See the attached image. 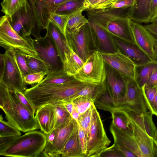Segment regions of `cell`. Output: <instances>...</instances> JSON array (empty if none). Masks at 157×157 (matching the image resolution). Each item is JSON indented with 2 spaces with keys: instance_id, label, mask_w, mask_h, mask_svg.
I'll list each match as a JSON object with an SVG mask.
<instances>
[{
  "instance_id": "cell-1",
  "label": "cell",
  "mask_w": 157,
  "mask_h": 157,
  "mask_svg": "<svg viewBox=\"0 0 157 157\" xmlns=\"http://www.w3.org/2000/svg\"><path fill=\"white\" fill-rule=\"evenodd\" d=\"M89 9L88 20L103 29L113 37L134 44L129 25V8Z\"/></svg>"
},
{
  "instance_id": "cell-2",
  "label": "cell",
  "mask_w": 157,
  "mask_h": 157,
  "mask_svg": "<svg viewBox=\"0 0 157 157\" xmlns=\"http://www.w3.org/2000/svg\"><path fill=\"white\" fill-rule=\"evenodd\" d=\"M91 83L76 79L62 84H36L24 92L36 110L47 104L54 105L67 101L69 98Z\"/></svg>"
},
{
  "instance_id": "cell-3",
  "label": "cell",
  "mask_w": 157,
  "mask_h": 157,
  "mask_svg": "<svg viewBox=\"0 0 157 157\" xmlns=\"http://www.w3.org/2000/svg\"><path fill=\"white\" fill-rule=\"evenodd\" d=\"M0 107L7 121L20 131L25 132L39 128L35 116L21 103L13 91L1 81Z\"/></svg>"
},
{
  "instance_id": "cell-4",
  "label": "cell",
  "mask_w": 157,
  "mask_h": 157,
  "mask_svg": "<svg viewBox=\"0 0 157 157\" xmlns=\"http://www.w3.org/2000/svg\"><path fill=\"white\" fill-rule=\"evenodd\" d=\"M46 143V135L42 132L33 130L17 137L0 155L8 157L41 156Z\"/></svg>"
},
{
  "instance_id": "cell-5",
  "label": "cell",
  "mask_w": 157,
  "mask_h": 157,
  "mask_svg": "<svg viewBox=\"0 0 157 157\" xmlns=\"http://www.w3.org/2000/svg\"><path fill=\"white\" fill-rule=\"evenodd\" d=\"M0 45L6 50L11 49L25 57L38 56L30 36H20L13 29L6 15L0 19Z\"/></svg>"
},
{
  "instance_id": "cell-6",
  "label": "cell",
  "mask_w": 157,
  "mask_h": 157,
  "mask_svg": "<svg viewBox=\"0 0 157 157\" xmlns=\"http://www.w3.org/2000/svg\"><path fill=\"white\" fill-rule=\"evenodd\" d=\"M0 81L11 90L24 92L26 88L24 76L18 65L15 52L6 50L0 54Z\"/></svg>"
},
{
  "instance_id": "cell-7",
  "label": "cell",
  "mask_w": 157,
  "mask_h": 157,
  "mask_svg": "<svg viewBox=\"0 0 157 157\" xmlns=\"http://www.w3.org/2000/svg\"><path fill=\"white\" fill-rule=\"evenodd\" d=\"M68 0H27L32 9L34 26L31 35L35 38L40 37L41 32L46 29L51 16L58 7Z\"/></svg>"
},
{
  "instance_id": "cell-8",
  "label": "cell",
  "mask_w": 157,
  "mask_h": 157,
  "mask_svg": "<svg viewBox=\"0 0 157 157\" xmlns=\"http://www.w3.org/2000/svg\"><path fill=\"white\" fill-rule=\"evenodd\" d=\"M87 140L86 157H98L101 152L111 143L94 103L93 105L92 121Z\"/></svg>"
},
{
  "instance_id": "cell-9",
  "label": "cell",
  "mask_w": 157,
  "mask_h": 157,
  "mask_svg": "<svg viewBox=\"0 0 157 157\" xmlns=\"http://www.w3.org/2000/svg\"><path fill=\"white\" fill-rule=\"evenodd\" d=\"M106 76L105 63L100 51L96 50L87 58L81 70L74 77L82 82L101 84L105 82Z\"/></svg>"
},
{
  "instance_id": "cell-10",
  "label": "cell",
  "mask_w": 157,
  "mask_h": 157,
  "mask_svg": "<svg viewBox=\"0 0 157 157\" xmlns=\"http://www.w3.org/2000/svg\"><path fill=\"white\" fill-rule=\"evenodd\" d=\"M124 79L125 91L123 101L117 106L108 108L105 110L119 109L140 113L147 112L148 109L145 99V85L141 87L136 79Z\"/></svg>"
},
{
  "instance_id": "cell-11",
  "label": "cell",
  "mask_w": 157,
  "mask_h": 157,
  "mask_svg": "<svg viewBox=\"0 0 157 157\" xmlns=\"http://www.w3.org/2000/svg\"><path fill=\"white\" fill-rule=\"evenodd\" d=\"M66 37L77 54L85 61L94 50H98L95 33L89 23L77 34L66 33Z\"/></svg>"
},
{
  "instance_id": "cell-12",
  "label": "cell",
  "mask_w": 157,
  "mask_h": 157,
  "mask_svg": "<svg viewBox=\"0 0 157 157\" xmlns=\"http://www.w3.org/2000/svg\"><path fill=\"white\" fill-rule=\"evenodd\" d=\"M104 60L124 78L136 79L137 66L128 56L119 48L115 52L100 51Z\"/></svg>"
},
{
  "instance_id": "cell-13",
  "label": "cell",
  "mask_w": 157,
  "mask_h": 157,
  "mask_svg": "<svg viewBox=\"0 0 157 157\" xmlns=\"http://www.w3.org/2000/svg\"><path fill=\"white\" fill-rule=\"evenodd\" d=\"M33 43L38 56L47 65L49 71L62 68V64L59 56L47 33L44 37L41 36L33 39Z\"/></svg>"
},
{
  "instance_id": "cell-14",
  "label": "cell",
  "mask_w": 157,
  "mask_h": 157,
  "mask_svg": "<svg viewBox=\"0 0 157 157\" xmlns=\"http://www.w3.org/2000/svg\"><path fill=\"white\" fill-rule=\"evenodd\" d=\"M77 128V121L71 116L65 123L55 128L56 133L54 141L51 144L45 145L41 156L60 157V151Z\"/></svg>"
},
{
  "instance_id": "cell-15",
  "label": "cell",
  "mask_w": 157,
  "mask_h": 157,
  "mask_svg": "<svg viewBox=\"0 0 157 157\" xmlns=\"http://www.w3.org/2000/svg\"><path fill=\"white\" fill-rule=\"evenodd\" d=\"M129 25L135 44L154 60L155 48L157 38L150 33L144 25L129 20Z\"/></svg>"
},
{
  "instance_id": "cell-16",
  "label": "cell",
  "mask_w": 157,
  "mask_h": 157,
  "mask_svg": "<svg viewBox=\"0 0 157 157\" xmlns=\"http://www.w3.org/2000/svg\"><path fill=\"white\" fill-rule=\"evenodd\" d=\"M12 26L20 36H30L34 26L33 18L31 6L27 1L21 8L9 17Z\"/></svg>"
},
{
  "instance_id": "cell-17",
  "label": "cell",
  "mask_w": 157,
  "mask_h": 157,
  "mask_svg": "<svg viewBox=\"0 0 157 157\" xmlns=\"http://www.w3.org/2000/svg\"><path fill=\"white\" fill-rule=\"evenodd\" d=\"M35 117L39 128L45 134L54 128L56 114L54 105L47 104L39 107L36 110Z\"/></svg>"
},
{
  "instance_id": "cell-18",
  "label": "cell",
  "mask_w": 157,
  "mask_h": 157,
  "mask_svg": "<svg viewBox=\"0 0 157 157\" xmlns=\"http://www.w3.org/2000/svg\"><path fill=\"white\" fill-rule=\"evenodd\" d=\"M65 39L66 44L62 68L68 75L74 77L79 72L84 62L74 50L66 37Z\"/></svg>"
},
{
  "instance_id": "cell-19",
  "label": "cell",
  "mask_w": 157,
  "mask_h": 157,
  "mask_svg": "<svg viewBox=\"0 0 157 157\" xmlns=\"http://www.w3.org/2000/svg\"><path fill=\"white\" fill-rule=\"evenodd\" d=\"M113 38L117 47L130 58L136 64L137 67L153 61L135 44Z\"/></svg>"
},
{
  "instance_id": "cell-20",
  "label": "cell",
  "mask_w": 157,
  "mask_h": 157,
  "mask_svg": "<svg viewBox=\"0 0 157 157\" xmlns=\"http://www.w3.org/2000/svg\"><path fill=\"white\" fill-rule=\"evenodd\" d=\"M152 0H136L128 10L129 19L139 23L148 24L151 16Z\"/></svg>"
},
{
  "instance_id": "cell-21",
  "label": "cell",
  "mask_w": 157,
  "mask_h": 157,
  "mask_svg": "<svg viewBox=\"0 0 157 157\" xmlns=\"http://www.w3.org/2000/svg\"><path fill=\"white\" fill-rule=\"evenodd\" d=\"M89 23L94 30L97 37L98 50L108 53L116 52L118 48L114 38L103 29L94 22L89 21Z\"/></svg>"
},
{
  "instance_id": "cell-22",
  "label": "cell",
  "mask_w": 157,
  "mask_h": 157,
  "mask_svg": "<svg viewBox=\"0 0 157 157\" xmlns=\"http://www.w3.org/2000/svg\"><path fill=\"white\" fill-rule=\"evenodd\" d=\"M59 154L61 157H86L82 151L79 138L78 128L60 151Z\"/></svg>"
},
{
  "instance_id": "cell-23",
  "label": "cell",
  "mask_w": 157,
  "mask_h": 157,
  "mask_svg": "<svg viewBox=\"0 0 157 157\" xmlns=\"http://www.w3.org/2000/svg\"><path fill=\"white\" fill-rule=\"evenodd\" d=\"M115 109L123 110L127 111L140 126L154 138L157 130L153 120V114L151 111H149L145 113H140L126 109Z\"/></svg>"
},
{
  "instance_id": "cell-24",
  "label": "cell",
  "mask_w": 157,
  "mask_h": 157,
  "mask_svg": "<svg viewBox=\"0 0 157 157\" xmlns=\"http://www.w3.org/2000/svg\"><path fill=\"white\" fill-rule=\"evenodd\" d=\"M46 30V33L52 40L62 64L64 59L65 37L58 28L50 22Z\"/></svg>"
},
{
  "instance_id": "cell-25",
  "label": "cell",
  "mask_w": 157,
  "mask_h": 157,
  "mask_svg": "<svg viewBox=\"0 0 157 157\" xmlns=\"http://www.w3.org/2000/svg\"><path fill=\"white\" fill-rule=\"evenodd\" d=\"M105 82L101 84H90L84 88L71 97L67 101H72L80 96H85L95 102L106 92Z\"/></svg>"
},
{
  "instance_id": "cell-26",
  "label": "cell",
  "mask_w": 157,
  "mask_h": 157,
  "mask_svg": "<svg viewBox=\"0 0 157 157\" xmlns=\"http://www.w3.org/2000/svg\"><path fill=\"white\" fill-rule=\"evenodd\" d=\"M82 10L70 16L67 24L66 33H77L81 29L89 23V20L82 13Z\"/></svg>"
},
{
  "instance_id": "cell-27",
  "label": "cell",
  "mask_w": 157,
  "mask_h": 157,
  "mask_svg": "<svg viewBox=\"0 0 157 157\" xmlns=\"http://www.w3.org/2000/svg\"><path fill=\"white\" fill-rule=\"evenodd\" d=\"M74 77L68 75L62 68L49 71L44 78L40 83L42 84H62L73 80Z\"/></svg>"
},
{
  "instance_id": "cell-28",
  "label": "cell",
  "mask_w": 157,
  "mask_h": 157,
  "mask_svg": "<svg viewBox=\"0 0 157 157\" xmlns=\"http://www.w3.org/2000/svg\"><path fill=\"white\" fill-rule=\"evenodd\" d=\"M85 0H68L60 5L55 13L71 15L82 10H86Z\"/></svg>"
},
{
  "instance_id": "cell-29",
  "label": "cell",
  "mask_w": 157,
  "mask_h": 157,
  "mask_svg": "<svg viewBox=\"0 0 157 157\" xmlns=\"http://www.w3.org/2000/svg\"><path fill=\"white\" fill-rule=\"evenodd\" d=\"M157 68V62L154 60L138 67L136 80L140 86L145 85L153 71Z\"/></svg>"
},
{
  "instance_id": "cell-30",
  "label": "cell",
  "mask_w": 157,
  "mask_h": 157,
  "mask_svg": "<svg viewBox=\"0 0 157 157\" xmlns=\"http://www.w3.org/2000/svg\"><path fill=\"white\" fill-rule=\"evenodd\" d=\"M111 113L113 124L120 129L128 133H131L132 131L128 126L127 118L122 110L116 109L109 111Z\"/></svg>"
},
{
  "instance_id": "cell-31",
  "label": "cell",
  "mask_w": 157,
  "mask_h": 157,
  "mask_svg": "<svg viewBox=\"0 0 157 157\" xmlns=\"http://www.w3.org/2000/svg\"><path fill=\"white\" fill-rule=\"evenodd\" d=\"M27 0H3L1 3V11L9 17L22 7Z\"/></svg>"
},
{
  "instance_id": "cell-32",
  "label": "cell",
  "mask_w": 157,
  "mask_h": 157,
  "mask_svg": "<svg viewBox=\"0 0 157 157\" xmlns=\"http://www.w3.org/2000/svg\"><path fill=\"white\" fill-rule=\"evenodd\" d=\"M27 64L33 72L49 71V68L45 63L38 56L37 57H25Z\"/></svg>"
},
{
  "instance_id": "cell-33",
  "label": "cell",
  "mask_w": 157,
  "mask_h": 157,
  "mask_svg": "<svg viewBox=\"0 0 157 157\" xmlns=\"http://www.w3.org/2000/svg\"><path fill=\"white\" fill-rule=\"evenodd\" d=\"M54 105L56 114V122L54 128H56L66 122L71 117V115L62 102L58 103Z\"/></svg>"
},
{
  "instance_id": "cell-34",
  "label": "cell",
  "mask_w": 157,
  "mask_h": 157,
  "mask_svg": "<svg viewBox=\"0 0 157 157\" xmlns=\"http://www.w3.org/2000/svg\"><path fill=\"white\" fill-rule=\"evenodd\" d=\"M70 16L55 13L52 14L50 20V22L56 26L65 37L67 24Z\"/></svg>"
},
{
  "instance_id": "cell-35",
  "label": "cell",
  "mask_w": 157,
  "mask_h": 157,
  "mask_svg": "<svg viewBox=\"0 0 157 157\" xmlns=\"http://www.w3.org/2000/svg\"><path fill=\"white\" fill-rule=\"evenodd\" d=\"M21 135L20 131L16 128L3 120L0 116V136H19Z\"/></svg>"
},
{
  "instance_id": "cell-36",
  "label": "cell",
  "mask_w": 157,
  "mask_h": 157,
  "mask_svg": "<svg viewBox=\"0 0 157 157\" xmlns=\"http://www.w3.org/2000/svg\"><path fill=\"white\" fill-rule=\"evenodd\" d=\"M72 102L79 115L88 109L94 102L92 99L85 96L79 97L75 99Z\"/></svg>"
},
{
  "instance_id": "cell-37",
  "label": "cell",
  "mask_w": 157,
  "mask_h": 157,
  "mask_svg": "<svg viewBox=\"0 0 157 157\" xmlns=\"http://www.w3.org/2000/svg\"><path fill=\"white\" fill-rule=\"evenodd\" d=\"M94 103L88 109L79 115L77 121L84 131L87 136L89 131L91 122L93 105Z\"/></svg>"
},
{
  "instance_id": "cell-38",
  "label": "cell",
  "mask_w": 157,
  "mask_h": 157,
  "mask_svg": "<svg viewBox=\"0 0 157 157\" xmlns=\"http://www.w3.org/2000/svg\"><path fill=\"white\" fill-rule=\"evenodd\" d=\"M157 87H151L145 89V99L148 109L153 115L157 116V111L154 104L155 95Z\"/></svg>"
},
{
  "instance_id": "cell-39",
  "label": "cell",
  "mask_w": 157,
  "mask_h": 157,
  "mask_svg": "<svg viewBox=\"0 0 157 157\" xmlns=\"http://www.w3.org/2000/svg\"><path fill=\"white\" fill-rule=\"evenodd\" d=\"M48 72L41 71L28 74L24 76L26 84H33L40 82L45 77Z\"/></svg>"
},
{
  "instance_id": "cell-40",
  "label": "cell",
  "mask_w": 157,
  "mask_h": 157,
  "mask_svg": "<svg viewBox=\"0 0 157 157\" xmlns=\"http://www.w3.org/2000/svg\"><path fill=\"white\" fill-rule=\"evenodd\" d=\"M21 103L34 115L36 109L31 101L25 96L24 93L17 90H13Z\"/></svg>"
},
{
  "instance_id": "cell-41",
  "label": "cell",
  "mask_w": 157,
  "mask_h": 157,
  "mask_svg": "<svg viewBox=\"0 0 157 157\" xmlns=\"http://www.w3.org/2000/svg\"><path fill=\"white\" fill-rule=\"evenodd\" d=\"M124 157L118 147L113 144L109 147L103 150L100 154L98 157Z\"/></svg>"
},
{
  "instance_id": "cell-42",
  "label": "cell",
  "mask_w": 157,
  "mask_h": 157,
  "mask_svg": "<svg viewBox=\"0 0 157 157\" xmlns=\"http://www.w3.org/2000/svg\"><path fill=\"white\" fill-rule=\"evenodd\" d=\"M15 52L18 64L23 75L24 76L28 74L33 73L27 64L25 56L20 53Z\"/></svg>"
},
{
  "instance_id": "cell-43",
  "label": "cell",
  "mask_w": 157,
  "mask_h": 157,
  "mask_svg": "<svg viewBox=\"0 0 157 157\" xmlns=\"http://www.w3.org/2000/svg\"><path fill=\"white\" fill-rule=\"evenodd\" d=\"M77 122L79 138L82 151L83 153L86 155V154L87 144V136L79 123L77 121Z\"/></svg>"
},
{
  "instance_id": "cell-44",
  "label": "cell",
  "mask_w": 157,
  "mask_h": 157,
  "mask_svg": "<svg viewBox=\"0 0 157 157\" xmlns=\"http://www.w3.org/2000/svg\"><path fill=\"white\" fill-rule=\"evenodd\" d=\"M136 0H117L110 7L112 9L127 8L133 6Z\"/></svg>"
},
{
  "instance_id": "cell-45",
  "label": "cell",
  "mask_w": 157,
  "mask_h": 157,
  "mask_svg": "<svg viewBox=\"0 0 157 157\" xmlns=\"http://www.w3.org/2000/svg\"><path fill=\"white\" fill-rule=\"evenodd\" d=\"M117 0H99L90 9H103L109 8Z\"/></svg>"
},
{
  "instance_id": "cell-46",
  "label": "cell",
  "mask_w": 157,
  "mask_h": 157,
  "mask_svg": "<svg viewBox=\"0 0 157 157\" xmlns=\"http://www.w3.org/2000/svg\"><path fill=\"white\" fill-rule=\"evenodd\" d=\"M18 136H0V151L6 148Z\"/></svg>"
},
{
  "instance_id": "cell-47",
  "label": "cell",
  "mask_w": 157,
  "mask_h": 157,
  "mask_svg": "<svg viewBox=\"0 0 157 157\" xmlns=\"http://www.w3.org/2000/svg\"><path fill=\"white\" fill-rule=\"evenodd\" d=\"M151 87H157V68L152 72L145 85V89Z\"/></svg>"
},
{
  "instance_id": "cell-48",
  "label": "cell",
  "mask_w": 157,
  "mask_h": 157,
  "mask_svg": "<svg viewBox=\"0 0 157 157\" xmlns=\"http://www.w3.org/2000/svg\"><path fill=\"white\" fill-rule=\"evenodd\" d=\"M157 19V0H152L151 8V16L149 23L153 22Z\"/></svg>"
},
{
  "instance_id": "cell-49",
  "label": "cell",
  "mask_w": 157,
  "mask_h": 157,
  "mask_svg": "<svg viewBox=\"0 0 157 157\" xmlns=\"http://www.w3.org/2000/svg\"><path fill=\"white\" fill-rule=\"evenodd\" d=\"M144 25L150 33L157 38V19L153 22Z\"/></svg>"
},
{
  "instance_id": "cell-50",
  "label": "cell",
  "mask_w": 157,
  "mask_h": 157,
  "mask_svg": "<svg viewBox=\"0 0 157 157\" xmlns=\"http://www.w3.org/2000/svg\"><path fill=\"white\" fill-rule=\"evenodd\" d=\"M56 133V129L54 128L50 132L46 134V145H50L52 143L55 138Z\"/></svg>"
},
{
  "instance_id": "cell-51",
  "label": "cell",
  "mask_w": 157,
  "mask_h": 157,
  "mask_svg": "<svg viewBox=\"0 0 157 157\" xmlns=\"http://www.w3.org/2000/svg\"><path fill=\"white\" fill-rule=\"evenodd\" d=\"M124 157H136V155L133 152L126 148L118 146Z\"/></svg>"
},
{
  "instance_id": "cell-52",
  "label": "cell",
  "mask_w": 157,
  "mask_h": 157,
  "mask_svg": "<svg viewBox=\"0 0 157 157\" xmlns=\"http://www.w3.org/2000/svg\"><path fill=\"white\" fill-rule=\"evenodd\" d=\"M99 0H85L84 6L86 10L90 9L95 3Z\"/></svg>"
},
{
  "instance_id": "cell-53",
  "label": "cell",
  "mask_w": 157,
  "mask_h": 157,
  "mask_svg": "<svg viewBox=\"0 0 157 157\" xmlns=\"http://www.w3.org/2000/svg\"><path fill=\"white\" fill-rule=\"evenodd\" d=\"M62 103L67 110L71 114L74 106L72 102L67 101Z\"/></svg>"
},
{
  "instance_id": "cell-54",
  "label": "cell",
  "mask_w": 157,
  "mask_h": 157,
  "mask_svg": "<svg viewBox=\"0 0 157 157\" xmlns=\"http://www.w3.org/2000/svg\"><path fill=\"white\" fill-rule=\"evenodd\" d=\"M71 115V117L73 119L75 120L76 121H78L79 116V114L78 110L74 105Z\"/></svg>"
},
{
  "instance_id": "cell-55",
  "label": "cell",
  "mask_w": 157,
  "mask_h": 157,
  "mask_svg": "<svg viewBox=\"0 0 157 157\" xmlns=\"http://www.w3.org/2000/svg\"><path fill=\"white\" fill-rule=\"evenodd\" d=\"M155 57L154 60L157 62V44L155 46Z\"/></svg>"
},
{
  "instance_id": "cell-56",
  "label": "cell",
  "mask_w": 157,
  "mask_h": 157,
  "mask_svg": "<svg viewBox=\"0 0 157 157\" xmlns=\"http://www.w3.org/2000/svg\"><path fill=\"white\" fill-rule=\"evenodd\" d=\"M154 104L155 108L157 111V91H156L155 98Z\"/></svg>"
},
{
  "instance_id": "cell-57",
  "label": "cell",
  "mask_w": 157,
  "mask_h": 157,
  "mask_svg": "<svg viewBox=\"0 0 157 157\" xmlns=\"http://www.w3.org/2000/svg\"><path fill=\"white\" fill-rule=\"evenodd\" d=\"M154 139L155 141V143L157 146V131L156 132L155 136L154 137Z\"/></svg>"
}]
</instances>
